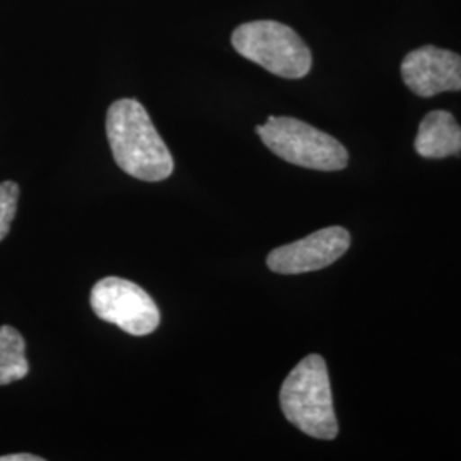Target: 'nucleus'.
Masks as SVG:
<instances>
[{
	"instance_id": "nucleus-8",
	"label": "nucleus",
	"mask_w": 461,
	"mask_h": 461,
	"mask_svg": "<svg viewBox=\"0 0 461 461\" xmlns=\"http://www.w3.org/2000/svg\"><path fill=\"white\" fill-rule=\"evenodd\" d=\"M415 150L426 159H443L461 152V127L455 116L443 110L424 116L415 137Z\"/></svg>"
},
{
	"instance_id": "nucleus-2",
	"label": "nucleus",
	"mask_w": 461,
	"mask_h": 461,
	"mask_svg": "<svg viewBox=\"0 0 461 461\" xmlns=\"http://www.w3.org/2000/svg\"><path fill=\"white\" fill-rule=\"evenodd\" d=\"M280 409L285 419L314 439H335L339 422L333 409L329 369L321 356L304 357L280 388Z\"/></svg>"
},
{
	"instance_id": "nucleus-7",
	"label": "nucleus",
	"mask_w": 461,
	"mask_h": 461,
	"mask_svg": "<svg viewBox=\"0 0 461 461\" xmlns=\"http://www.w3.org/2000/svg\"><path fill=\"white\" fill-rule=\"evenodd\" d=\"M402 77L413 95L420 98L461 91V57L432 45L420 47L403 59Z\"/></svg>"
},
{
	"instance_id": "nucleus-3",
	"label": "nucleus",
	"mask_w": 461,
	"mask_h": 461,
	"mask_svg": "<svg viewBox=\"0 0 461 461\" xmlns=\"http://www.w3.org/2000/svg\"><path fill=\"white\" fill-rule=\"evenodd\" d=\"M230 43L241 57L284 79H301L313 66L301 36L277 21L245 23L234 30Z\"/></svg>"
},
{
	"instance_id": "nucleus-6",
	"label": "nucleus",
	"mask_w": 461,
	"mask_h": 461,
	"mask_svg": "<svg viewBox=\"0 0 461 461\" xmlns=\"http://www.w3.org/2000/svg\"><path fill=\"white\" fill-rule=\"evenodd\" d=\"M350 247V232L340 226L316 230L291 245L276 248L267 257L272 272L297 276L321 270L342 258Z\"/></svg>"
},
{
	"instance_id": "nucleus-11",
	"label": "nucleus",
	"mask_w": 461,
	"mask_h": 461,
	"mask_svg": "<svg viewBox=\"0 0 461 461\" xmlns=\"http://www.w3.org/2000/svg\"><path fill=\"white\" fill-rule=\"evenodd\" d=\"M0 461H43V458H40L36 455H30V453H16V455L0 456Z\"/></svg>"
},
{
	"instance_id": "nucleus-10",
	"label": "nucleus",
	"mask_w": 461,
	"mask_h": 461,
	"mask_svg": "<svg viewBox=\"0 0 461 461\" xmlns=\"http://www.w3.org/2000/svg\"><path fill=\"white\" fill-rule=\"evenodd\" d=\"M19 200V186L14 182L0 183V241L9 234Z\"/></svg>"
},
{
	"instance_id": "nucleus-9",
	"label": "nucleus",
	"mask_w": 461,
	"mask_h": 461,
	"mask_svg": "<svg viewBox=\"0 0 461 461\" xmlns=\"http://www.w3.org/2000/svg\"><path fill=\"white\" fill-rule=\"evenodd\" d=\"M30 364L26 359V342L16 329L0 327V386L26 378Z\"/></svg>"
},
{
	"instance_id": "nucleus-5",
	"label": "nucleus",
	"mask_w": 461,
	"mask_h": 461,
	"mask_svg": "<svg viewBox=\"0 0 461 461\" xmlns=\"http://www.w3.org/2000/svg\"><path fill=\"white\" fill-rule=\"evenodd\" d=\"M91 308L99 320L135 337L152 333L161 323L154 299L135 282L120 277L99 280L91 291Z\"/></svg>"
},
{
	"instance_id": "nucleus-1",
	"label": "nucleus",
	"mask_w": 461,
	"mask_h": 461,
	"mask_svg": "<svg viewBox=\"0 0 461 461\" xmlns=\"http://www.w3.org/2000/svg\"><path fill=\"white\" fill-rule=\"evenodd\" d=\"M106 135L116 165L127 175L142 182H163L171 176L173 156L137 99H118L110 106Z\"/></svg>"
},
{
	"instance_id": "nucleus-4",
	"label": "nucleus",
	"mask_w": 461,
	"mask_h": 461,
	"mask_svg": "<svg viewBox=\"0 0 461 461\" xmlns=\"http://www.w3.org/2000/svg\"><path fill=\"white\" fill-rule=\"evenodd\" d=\"M257 133L267 148L291 165L316 171H340L348 163L347 149L335 137L297 118L270 116L264 125L257 127Z\"/></svg>"
}]
</instances>
